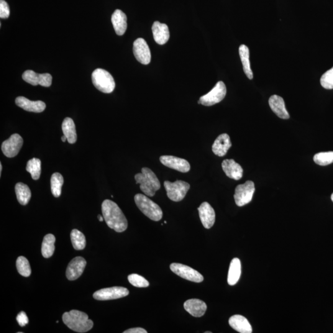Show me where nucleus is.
Returning <instances> with one entry per match:
<instances>
[{
  "label": "nucleus",
  "instance_id": "obj_28",
  "mask_svg": "<svg viewBox=\"0 0 333 333\" xmlns=\"http://www.w3.org/2000/svg\"><path fill=\"white\" fill-rule=\"evenodd\" d=\"M239 53L243 64V70L248 79L252 80L253 73L250 65L249 48L245 45H241L239 48Z\"/></svg>",
  "mask_w": 333,
  "mask_h": 333
},
{
  "label": "nucleus",
  "instance_id": "obj_34",
  "mask_svg": "<svg viewBox=\"0 0 333 333\" xmlns=\"http://www.w3.org/2000/svg\"><path fill=\"white\" fill-rule=\"evenodd\" d=\"M314 162L321 166H326L333 163V151L316 154L314 157Z\"/></svg>",
  "mask_w": 333,
  "mask_h": 333
},
{
  "label": "nucleus",
  "instance_id": "obj_33",
  "mask_svg": "<svg viewBox=\"0 0 333 333\" xmlns=\"http://www.w3.org/2000/svg\"><path fill=\"white\" fill-rule=\"evenodd\" d=\"M16 267L20 275L24 277H28L31 275L32 270L29 261L23 256H20L17 258Z\"/></svg>",
  "mask_w": 333,
  "mask_h": 333
},
{
  "label": "nucleus",
  "instance_id": "obj_11",
  "mask_svg": "<svg viewBox=\"0 0 333 333\" xmlns=\"http://www.w3.org/2000/svg\"><path fill=\"white\" fill-rule=\"evenodd\" d=\"M22 145V138L19 134L15 133L12 135L9 139L2 142L1 150L6 157L14 158L18 155Z\"/></svg>",
  "mask_w": 333,
  "mask_h": 333
},
{
  "label": "nucleus",
  "instance_id": "obj_41",
  "mask_svg": "<svg viewBox=\"0 0 333 333\" xmlns=\"http://www.w3.org/2000/svg\"><path fill=\"white\" fill-rule=\"evenodd\" d=\"M61 140H62L63 142H65L67 140V138L66 137L65 135H63L62 137H61Z\"/></svg>",
  "mask_w": 333,
  "mask_h": 333
},
{
  "label": "nucleus",
  "instance_id": "obj_43",
  "mask_svg": "<svg viewBox=\"0 0 333 333\" xmlns=\"http://www.w3.org/2000/svg\"><path fill=\"white\" fill-rule=\"evenodd\" d=\"M331 198H332V201L333 202V193L332 194Z\"/></svg>",
  "mask_w": 333,
  "mask_h": 333
},
{
  "label": "nucleus",
  "instance_id": "obj_40",
  "mask_svg": "<svg viewBox=\"0 0 333 333\" xmlns=\"http://www.w3.org/2000/svg\"><path fill=\"white\" fill-rule=\"evenodd\" d=\"M98 218L99 220V222H102L104 220V217H102L101 216H100V215H98Z\"/></svg>",
  "mask_w": 333,
  "mask_h": 333
},
{
  "label": "nucleus",
  "instance_id": "obj_5",
  "mask_svg": "<svg viewBox=\"0 0 333 333\" xmlns=\"http://www.w3.org/2000/svg\"><path fill=\"white\" fill-rule=\"evenodd\" d=\"M92 82L95 88L104 93H111L114 91L116 83L113 77L106 70L97 69L93 72Z\"/></svg>",
  "mask_w": 333,
  "mask_h": 333
},
{
  "label": "nucleus",
  "instance_id": "obj_31",
  "mask_svg": "<svg viewBox=\"0 0 333 333\" xmlns=\"http://www.w3.org/2000/svg\"><path fill=\"white\" fill-rule=\"evenodd\" d=\"M72 244L74 249L78 250H83L86 247V238L83 233L77 229H74L71 233Z\"/></svg>",
  "mask_w": 333,
  "mask_h": 333
},
{
  "label": "nucleus",
  "instance_id": "obj_27",
  "mask_svg": "<svg viewBox=\"0 0 333 333\" xmlns=\"http://www.w3.org/2000/svg\"><path fill=\"white\" fill-rule=\"evenodd\" d=\"M15 191H16L17 201L20 204L25 206L29 203L32 194L27 184L21 182L17 183L15 186Z\"/></svg>",
  "mask_w": 333,
  "mask_h": 333
},
{
  "label": "nucleus",
  "instance_id": "obj_26",
  "mask_svg": "<svg viewBox=\"0 0 333 333\" xmlns=\"http://www.w3.org/2000/svg\"><path fill=\"white\" fill-rule=\"evenodd\" d=\"M62 129L64 135L66 136L67 140L70 144H74L78 140L76 125L74 120L70 117H66L63 122Z\"/></svg>",
  "mask_w": 333,
  "mask_h": 333
},
{
  "label": "nucleus",
  "instance_id": "obj_20",
  "mask_svg": "<svg viewBox=\"0 0 333 333\" xmlns=\"http://www.w3.org/2000/svg\"><path fill=\"white\" fill-rule=\"evenodd\" d=\"M222 166L228 177L235 180H239L242 178L243 169L239 164L233 160H225L223 161Z\"/></svg>",
  "mask_w": 333,
  "mask_h": 333
},
{
  "label": "nucleus",
  "instance_id": "obj_22",
  "mask_svg": "<svg viewBox=\"0 0 333 333\" xmlns=\"http://www.w3.org/2000/svg\"><path fill=\"white\" fill-rule=\"evenodd\" d=\"M268 102L270 108L278 117L283 119H288L290 117L286 109L284 100L281 96H271L269 99Z\"/></svg>",
  "mask_w": 333,
  "mask_h": 333
},
{
  "label": "nucleus",
  "instance_id": "obj_13",
  "mask_svg": "<svg viewBox=\"0 0 333 333\" xmlns=\"http://www.w3.org/2000/svg\"><path fill=\"white\" fill-rule=\"evenodd\" d=\"M22 79L25 82L33 86L40 84L45 87L50 86L53 80L52 76L50 74H39L31 70L25 71L22 74Z\"/></svg>",
  "mask_w": 333,
  "mask_h": 333
},
{
  "label": "nucleus",
  "instance_id": "obj_44",
  "mask_svg": "<svg viewBox=\"0 0 333 333\" xmlns=\"http://www.w3.org/2000/svg\"><path fill=\"white\" fill-rule=\"evenodd\" d=\"M205 333H212V332H205Z\"/></svg>",
  "mask_w": 333,
  "mask_h": 333
},
{
  "label": "nucleus",
  "instance_id": "obj_25",
  "mask_svg": "<svg viewBox=\"0 0 333 333\" xmlns=\"http://www.w3.org/2000/svg\"><path fill=\"white\" fill-rule=\"evenodd\" d=\"M242 274V265L239 258H234L230 263L229 274H228V283L229 285H235L239 281Z\"/></svg>",
  "mask_w": 333,
  "mask_h": 333
},
{
  "label": "nucleus",
  "instance_id": "obj_14",
  "mask_svg": "<svg viewBox=\"0 0 333 333\" xmlns=\"http://www.w3.org/2000/svg\"><path fill=\"white\" fill-rule=\"evenodd\" d=\"M160 161L163 165L167 167L182 173L188 172L191 168L190 165L188 161L175 156H162L160 157Z\"/></svg>",
  "mask_w": 333,
  "mask_h": 333
},
{
  "label": "nucleus",
  "instance_id": "obj_36",
  "mask_svg": "<svg viewBox=\"0 0 333 333\" xmlns=\"http://www.w3.org/2000/svg\"><path fill=\"white\" fill-rule=\"evenodd\" d=\"M320 83L325 89H333V67L322 76Z\"/></svg>",
  "mask_w": 333,
  "mask_h": 333
},
{
  "label": "nucleus",
  "instance_id": "obj_30",
  "mask_svg": "<svg viewBox=\"0 0 333 333\" xmlns=\"http://www.w3.org/2000/svg\"><path fill=\"white\" fill-rule=\"evenodd\" d=\"M64 183L63 176L60 173H53L51 178V189L55 198L61 196Z\"/></svg>",
  "mask_w": 333,
  "mask_h": 333
},
{
  "label": "nucleus",
  "instance_id": "obj_12",
  "mask_svg": "<svg viewBox=\"0 0 333 333\" xmlns=\"http://www.w3.org/2000/svg\"><path fill=\"white\" fill-rule=\"evenodd\" d=\"M133 54L138 62L147 65L150 63L151 55L149 46L143 38H140L133 43Z\"/></svg>",
  "mask_w": 333,
  "mask_h": 333
},
{
  "label": "nucleus",
  "instance_id": "obj_39",
  "mask_svg": "<svg viewBox=\"0 0 333 333\" xmlns=\"http://www.w3.org/2000/svg\"><path fill=\"white\" fill-rule=\"evenodd\" d=\"M124 333H147V330L142 329V328H134V329H131L126 330L123 332Z\"/></svg>",
  "mask_w": 333,
  "mask_h": 333
},
{
  "label": "nucleus",
  "instance_id": "obj_42",
  "mask_svg": "<svg viewBox=\"0 0 333 333\" xmlns=\"http://www.w3.org/2000/svg\"><path fill=\"white\" fill-rule=\"evenodd\" d=\"M2 166L1 163H0V175H1Z\"/></svg>",
  "mask_w": 333,
  "mask_h": 333
},
{
  "label": "nucleus",
  "instance_id": "obj_8",
  "mask_svg": "<svg viewBox=\"0 0 333 333\" xmlns=\"http://www.w3.org/2000/svg\"><path fill=\"white\" fill-rule=\"evenodd\" d=\"M227 94L226 86L223 82L220 81L218 83L214 88L200 98L199 101L200 103L204 106H211L219 103L224 99Z\"/></svg>",
  "mask_w": 333,
  "mask_h": 333
},
{
  "label": "nucleus",
  "instance_id": "obj_7",
  "mask_svg": "<svg viewBox=\"0 0 333 333\" xmlns=\"http://www.w3.org/2000/svg\"><path fill=\"white\" fill-rule=\"evenodd\" d=\"M255 192V184L252 181H247L244 184H239L235 189L234 198L236 204L242 207L252 201Z\"/></svg>",
  "mask_w": 333,
  "mask_h": 333
},
{
  "label": "nucleus",
  "instance_id": "obj_19",
  "mask_svg": "<svg viewBox=\"0 0 333 333\" xmlns=\"http://www.w3.org/2000/svg\"><path fill=\"white\" fill-rule=\"evenodd\" d=\"M184 308L192 316L201 317L206 313L207 305L201 300L192 299L184 302Z\"/></svg>",
  "mask_w": 333,
  "mask_h": 333
},
{
  "label": "nucleus",
  "instance_id": "obj_1",
  "mask_svg": "<svg viewBox=\"0 0 333 333\" xmlns=\"http://www.w3.org/2000/svg\"><path fill=\"white\" fill-rule=\"evenodd\" d=\"M102 212L105 222L110 229L118 233L125 231L128 227L126 217L116 203L111 200H104L102 204Z\"/></svg>",
  "mask_w": 333,
  "mask_h": 333
},
{
  "label": "nucleus",
  "instance_id": "obj_3",
  "mask_svg": "<svg viewBox=\"0 0 333 333\" xmlns=\"http://www.w3.org/2000/svg\"><path fill=\"white\" fill-rule=\"evenodd\" d=\"M136 183L140 184V188L148 196L153 197L161 188L160 180L156 174L149 168L143 167L142 173L135 176Z\"/></svg>",
  "mask_w": 333,
  "mask_h": 333
},
{
  "label": "nucleus",
  "instance_id": "obj_24",
  "mask_svg": "<svg viewBox=\"0 0 333 333\" xmlns=\"http://www.w3.org/2000/svg\"><path fill=\"white\" fill-rule=\"evenodd\" d=\"M127 18L126 15L121 10L117 9L114 11L111 17L115 32L118 35H123L127 28Z\"/></svg>",
  "mask_w": 333,
  "mask_h": 333
},
{
  "label": "nucleus",
  "instance_id": "obj_35",
  "mask_svg": "<svg viewBox=\"0 0 333 333\" xmlns=\"http://www.w3.org/2000/svg\"><path fill=\"white\" fill-rule=\"evenodd\" d=\"M128 280L133 286L137 288H147L150 285L149 282L144 277L138 274H131L129 275Z\"/></svg>",
  "mask_w": 333,
  "mask_h": 333
},
{
  "label": "nucleus",
  "instance_id": "obj_16",
  "mask_svg": "<svg viewBox=\"0 0 333 333\" xmlns=\"http://www.w3.org/2000/svg\"><path fill=\"white\" fill-rule=\"evenodd\" d=\"M200 219L202 225L206 229L213 227L216 221V213L213 208L208 202H204L198 207Z\"/></svg>",
  "mask_w": 333,
  "mask_h": 333
},
{
  "label": "nucleus",
  "instance_id": "obj_4",
  "mask_svg": "<svg viewBox=\"0 0 333 333\" xmlns=\"http://www.w3.org/2000/svg\"><path fill=\"white\" fill-rule=\"evenodd\" d=\"M135 202L138 209L151 220L158 222L162 219L163 215L162 209L147 196L142 194H136Z\"/></svg>",
  "mask_w": 333,
  "mask_h": 333
},
{
  "label": "nucleus",
  "instance_id": "obj_9",
  "mask_svg": "<svg viewBox=\"0 0 333 333\" xmlns=\"http://www.w3.org/2000/svg\"><path fill=\"white\" fill-rule=\"evenodd\" d=\"M170 268L174 273L186 280L194 283H201L204 280L203 276L190 266L181 263H173Z\"/></svg>",
  "mask_w": 333,
  "mask_h": 333
},
{
  "label": "nucleus",
  "instance_id": "obj_21",
  "mask_svg": "<svg viewBox=\"0 0 333 333\" xmlns=\"http://www.w3.org/2000/svg\"><path fill=\"white\" fill-rule=\"evenodd\" d=\"M154 39L160 45H165L170 38L167 25L158 21L154 22L152 27Z\"/></svg>",
  "mask_w": 333,
  "mask_h": 333
},
{
  "label": "nucleus",
  "instance_id": "obj_17",
  "mask_svg": "<svg viewBox=\"0 0 333 333\" xmlns=\"http://www.w3.org/2000/svg\"><path fill=\"white\" fill-rule=\"evenodd\" d=\"M232 147V142L229 135L227 133H223L215 140L212 150L215 155L223 157L227 155L228 151Z\"/></svg>",
  "mask_w": 333,
  "mask_h": 333
},
{
  "label": "nucleus",
  "instance_id": "obj_6",
  "mask_svg": "<svg viewBox=\"0 0 333 333\" xmlns=\"http://www.w3.org/2000/svg\"><path fill=\"white\" fill-rule=\"evenodd\" d=\"M164 184L168 198L174 202L182 201L190 188L189 183L181 180H177L173 183L166 181Z\"/></svg>",
  "mask_w": 333,
  "mask_h": 333
},
{
  "label": "nucleus",
  "instance_id": "obj_15",
  "mask_svg": "<svg viewBox=\"0 0 333 333\" xmlns=\"http://www.w3.org/2000/svg\"><path fill=\"white\" fill-rule=\"evenodd\" d=\"M86 265V261L83 257H77L73 258L67 268V278L71 281L77 280L83 275Z\"/></svg>",
  "mask_w": 333,
  "mask_h": 333
},
{
  "label": "nucleus",
  "instance_id": "obj_23",
  "mask_svg": "<svg viewBox=\"0 0 333 333\" xmlns=\"http://www.w3.org/2000/svg\"><path fill=\"white\" fill-rule=\"evenodd\" d=\"M229 325L233 329L241 333H251L252 332V327L247 318L235 315L229 319Z\"/></svg>",
  "mask_w": 333,
  "mask_h": 333
},
{
  "label": "nucleus",
  "instance_id": "obj_29",
  "mask_svg": "<svg viewBox=\"0 0 333 333\" xmlns=\"http://www.w3.org/2000/svg\"><path fill=\"white\" fill-rule=\"evenodd\" d=\"M56 238L52 234H48L43 238L42 253L45 258H50L55 252Z\"/></svg>",
  "mask_w": 333,
  "mask_h": 333
},
{
  "label": "nucleus",
  "instance_id": "obj_10",
  "mask_svg": "<svg viewBox=\"0 0 333 333\" xmlns=\"http://www.w3.org/2000/svg\"><path fill=\"white\" fill-rule=\"evenodd\" d=\"M129 291L124 287L115 286L104 288L93 294V298L98 301H108L117 299L129 295Z\"/></svg>",
  "mask_w": 333,
  "mask_h": 333
},
{
  "label": "nucleus",
  "instance_id": "obj_2",
  "mask_svg": "<svg viewBox=\"0 0 333 333\" xmlns=\"http://www.w3.org/2000/svg\"><path fill=\"white\" fill-rule=\"evenodd\" d=\"M63 320L69 329L78 333H86L93 327V322L88 319V315L77 310L65 312Z\"/></svg>",
  "mask_w": 333,
  "mask_h": 333
},
{
  "label": "nucleus",
  "instance_id": "obj_38",
  "mask_svg": "<svg viewBox=\"0 0 333 333\" xmlns=\"http://www.w3.org/2000/svg\"><path fill=\"white\" fill-rule=\"evenodd\" d=\"M16 320L18 324H19L20 326L22 327H25V325L29 324V319H28L26 314L23 311L20 312V313L17 315Z\"/></svg>",
  "mask_w": 333,
  "mask_h": 333
},
{
  "label": "nucleus",
  "instance_id": "obj_32",
  "mask_svg": "<svg viewBox=\"0 0 333 333\" xmlns=\"http://www.w3.org/2000/svg\"><path fill=\"white\" fill-rule=\"evenodd\" d=\"M26 170L30 173L33 180H38L41 174V161L39 159L33 158L28 161Z\"/></svg>",
  "mask_w": 333,
  "mask_h": 333
},
{
  "label": "nucleus",
  "instance_id": "obj_18",
  "mask_svg": "<svg viewBox=\"0 0 333 333\" xmlns=\"http://www.w3.org/2000/svg\"><path fill=\"white\" fill-rule=\"evenodd\" d=\"M16 104L25 111L40 113L46 108V104L42 101H30L24 96H19L16 99Z\"/></svg>",
  "mask_w": 333,
  "mask_h": 333
},
{
  "label": "nucleus",
  "instance_id": "obj_37",
  "mask_svg": "<svg viewBox=\"0 0 333 333\" xmlns=\"http://www.w3.org/2000/svg\"><path fill=\"white\" fill-rule=\"evenodd\" d=\"M10 14L8 4L4 0H0V17L1 19H7Z\"/></svg>",
  "mask_w": 333,
  "mask_h": 333
}]
</instances>
